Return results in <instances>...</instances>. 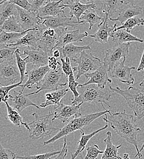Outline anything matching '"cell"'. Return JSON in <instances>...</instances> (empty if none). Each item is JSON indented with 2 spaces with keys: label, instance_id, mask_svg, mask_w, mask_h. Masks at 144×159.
Returning a JSON list of instances; mask_svg holds the SVG:
<instances>
[{
  "label": "cell",
  "instance_id": "obj_39",
  "mask_svg": "<svg viewBox=\"0 0 144 159\" xmlns=\"http://www.w3.org/2000/svg\"><path fill=\"white\" fill-rule=\"evenodd\" d=\"M22 84L21 82L15 84L9 85L7 86H0V103L8 102L9 99V93L16 88L21 87Z\"/></svg>",
  "mask_w": 144,
  "mask_h": 159
},
{
  "label": "cell",
  "instance_id": "obj_23",
  "mask_svg": "<svg viewBox=\"0 0 144 159\" xmlns=\"http://www.w3.org/2000/svg\"><path fill=\"white\" fill-rule=\"evenodd\" d=\"M142 7L136 5H124L119 9V16L116 19L109 18L112 21H118L120 24H123L126 21L141 15L142 14Z\"/></svg>",
  "mask_w": 144,
  "mask_h": 159
},
{
  "label": "cell",
  "instance_id": "obj_24",
  "mask_svg": "<svg viewBox=\"0 0 144 159\" xmlns=\"http://www.w3.org/2000/svg\"><path fill=\"white\" fill-rule=\"evenodd\" d=\"M39 40V31L38 29L30 30L25 36L19 40L16 43L14 44L6 45L9 47H28V48L33 47L34 49H37L38 43Z\"/></svg>",
  "mask_w": 144,
  "mask_h": 159
},
{
  "label": "cell",
  "instance_id": "obj_26",
  "mask_svg": "<svg viewBox=\"0 0 144 159\" xmlns=\"http://www.w3.org/2000/svg\"><path fill=\"white\" fill-rule=\"evenodd\" d=\"M69 88H64L47 93L45 95V102L40 105V107L45 108L51 105H54L55 107L60 105L63 103V98L69 91Z\"/></svg>",
  "mask_w": 144,
  "mask_h": 159
},
{
  "label": "cell",
  "instance_id": "obj_56",
  "mask_svg": "<svg viewBox=\"0 0 144 159\" xmlns=\"http://www.w3.org/2000/svg\"><path fill=\"white\" fill-rule=\"evenodd\" d=\"M1 31L0 30V33H1ZM4 45H0V48H1V47H2Z\"/></svg>",
  "mask_w": 144,
  "mask_h": 159
},
{
  "label": "cell",
  "instance_id": "obj_7",
  "mask_svg": "<svg viewBox=\"0 0 144 159\" xmlns=\"http://www.w3.org/2000/svg\"><path fill=\"white\" fill-rule=\"evenodd\" d=\"M67 78L66 77L62 70V65L53 70H50L42 80L40 88L36 92L26 94L28 96L36 94L40 92L45 90L57 91L59 87L64 86L67 83Z\"/></svg>",
  "mask_w": 144,
  "mask_h": 159
},
{
  "label": "cell",
  "instance_id": "obj_30",
  "mask_svg": "<svg viewBox=\"0 0 144 159\" xmlns=\"http://www.w3.org/2000/svg\"><path fill=\"white\" fill-rule=\"evenodd\" d=\"M17 6L7 1L0 4V28L4 22L11 16H17Z\"/></svg>",
  "mask_w": 144,
  "mask_h": 159
},
{
  "label": "cell",
  "instance_id": "obj_17",
  "mask_svg": "<svg viewBox=\"0 0 144 159\" xmlns=\"http://www.w3.org/2000/svg\"><path fill=\"white\" fill-rule=\"evenodd\" d=\"M103 12L104 14V20L103 23L98 26V30L94 34L88 36V37L94 39L93 43L98 42L101 44H105L107 43L109 38L110 37L112 33L114 31L117 25L115 23L113 26H110L107 22L109 18V11L107 9H105L103 10Z\"/></svg>",
  "mask_w": 144,
  "mask_h": 159
},
{
  "label": "cell",
  "instance_id": "obj_55",
  "mask_svg": "<svg viewBox=\"0 0 144 159\" xmlns=\"http://www.w3.org/2000/svg\"><path fill=\"white\" fill-rule=\"evenodd\" d=\"M143 149H144V142L143 144H142V147H141V149L139 150V152L141 153V152L143 151Z\"/></svg>",
  "mask_w": 144,
  "mask_h": 159
},
{
  "label": "cell",
  "instance_id": "obj_44",
  "mask_svg": "<svg viewBox=\"0 0 144 159\" xmlns=\"http://www.w3.org/2000/svg\"><path fill=\"white\" fill-rule=\"evenodd\" d=\"M16 156L12 151L4 148L0 143V159H16Z\"/></svg>",
  "mask_w": 144,
  "mask_h": 159
},
{
  "label": "cell",
  "instance_id": "obj_34",
  "mask_svg": "<svg viewBox=\"0 0 144 159\" xmlns=\"http://www.w3.org/2000/svg\"><path fill=\"white\" fill-rule=\"evenodd\" d=\"M30 30L25 31L21 33H7L1 31L0 33V45L14 44L25 36Z\"/></svg>",
  "mask_w": 144,
  "mask_h": 159
},
{
  "label": "cell",
  "instance_id": "obj_14",
  "mask_svg": "<svg viewBox=\"0 0 144 159\" xmlns=\"http://www.w3.org/2000/svg\"><path fill=\"white\" fill-rule=\"evenodd\" d=\"M17 9L18 12L17 17L24 31L38 29V26L41 24V20L38 13L26 11L17 6Z\"/></svg>",
  "mask_w": 144,
  "mask_h": 159
},
{
  "label": "cell",
  "instance_id": "obj_19",
  "mask_svg": "<svg viewBox=\"0 0 144 159\" xmlns=\"http://www.w3.org/2000/svg\"><path fill=\"white\" fill-rule=\"evenodd\" d=\"M26 55L24 58L27 63H31L34 67H41L47 66L49 55L42 50L37 48L31 50L30 48L24 50L22 56Z\"/></svg>",
  "mask_w": 144,
  "mask_h": 159
},
{
  "label": "cell",
  "instance_id": "obj_51",
  "mask_svg": "<svg viewBox=\"0 0 144 159\" xmlns=\"http://www.w3.org/2000/svg\"><path fill=\"white\" fill-rule=\"evenodd\" d=\"M135 0H121V2L123 5H134Z\"/></svg>",
  "mask_w": 144,
  "mask_h": 159
},
{
  "label": "cell",
  "instance_id": "obj_31",
  "mask_svg": "<svg viewBox=\"0 0 144 159\" xmlns=\"http://www.w3.org/2000/svg\"><path fill=\"white\" fill-rule=\"evenodd\" d=\"M96 9V7H92L88 9L85 12V13L81 18V21H82L84 24H85L86 23H89L90 30H91L93 26H95V25H98V26L101 25L104 20V17H101L98 15Z\"/></svg>",
  "mask_w": 144,
  "mask_h": 159
},
{
  "label": "cell",
  "instance_id": "obj_8",
  "mask_svg": "<svg viewBox=\"0 0 144 159\" xmlns=\"http://www.w3.org/2000/svg\"><path fill=\"white\" fill-rule=\"evenodd\" d=\"M73 62L77 64L76 70V81L79 79L81 76L92 73L99 69L103 64V61L95 57L91 52L86 53L85 50L83 51L80 56L72 61Z\"/></svg>",
  "mask_w": 144,
  "mask_h": 159
},
{
  "label": "cell",
  "instance_id": "obj_4",
  "mask_svg": "<svg viewBox=\"0 0 144 159\" xmlns=\"http://www.w3.org/2000/svg\"><path fill=\"white\" fill-rule=\"evenodd\" d=\"M111 91L122 96L129 107L133 111L135 116L141 119L144 117V89L130 86L126 89L118 87L109 86Z\"/></svg>",
  "mask_w": 144,
  "mask_h": 159
},
{
  "label": "cell",
  "instance_id": "obj_47",
  "mask_svg": "<svg viewBox=\"0 0 144 159\" xmlns=\"http://www.w3.org/2000/svg\"><path fill=\"white\" fill-rule=\"evenodd\" d=\"M62 64L58 61L57 58H55L54 57H49L48 60V64L49 69L50 70H56L59 66H61Z\"/></svg>",
  "mask_w": 144,
  "mask_h": 159
},
{
  "label": "cell",
  "instance_id": "obj_45",
  "mask_svg": "<svg viewBox=\"0 0 144 159\" xmlns=\"http://www.w3.org/2000/svg\"><path fill=\"white\" fill-rule=\"evenodd\" d=\"M9 1L23 9L33 12V5L30 4L28 0H9Z\"/></svg>",
  "mask_w": 144,
  "mask_h": 159
},
{
  "label": "cell",
  "instance_id": "obj_36",
  "mask_svg": "<svg viewBox=\"0 0 144 159\" xmlns=\"http://www.w3.org/2000/svg\"><path fill=\"white\" fill-rule=\"evenodd\" d=\"M101 1L102 2L101 8L103 10L107 9L109 11V18H111L122 5L121 0H101Z\"/></svg>",
  "mask_w": 144,
  "mask_h": 159
},
{
  "label": "cell",
  "instance_id": "obj_6",
  "mask_svg": "<svg viewBox=\"0 0 144 159\" xmlns=\"http://www.w3.org/2000/svg\"><path fill=\"white\" fill-rule=\"evenodd\" d=\"M80 88H81V93L76 99H72V105L83 104L85 102L91 103H100L101 104L105 103L110 107L107 101L111 97L112 94L110 93L103 91V89L97 85H95V84H91Z\"/></svg>",
  "mask_w": 144,
  "mask_h": 159
},
{
  "label": "cell",
  "instance_id": "obj_11",
  "mask_svg": "<svg viewBox=\"0 0 144 159\" xmlns=\"http://www.w3.org/2000/svg\"><path fill=\"white\" fill-rule=\"evenodd\" d=\"M82 103L72 105H66L62 103L60 105L55 107L53 120L58 119L62 122H69L73 118L81 116V105Z\"/></svg>",
  "mask_w": 144,
  "mask_h": 159
},
{
  "label": "cell",
  "instance_id": "obj_40",
  "mask_svg": "<svg viewBox=\"0 0 144 159\" xmlns=\"http://www.w3.org/2000/svg\"><path fill=\"white\" fill-rule=\"evenodd\" d=\"M74 70L72 69V70L71 71L70 75H69L67 78V82H68V88L70 91H72L73 95H74V98L72 99H76L77 97L79 96V93L77 90V88H78L80 85V83L76 81V80L75 79V76L74 74Z\"/></svg>",
  "mask_w": 144,
  "mask_h": 159
},
{
  "label": "cell",
  "instance_id": "obj_53",
  "mask_svg": "<svg viewBox=\"0 0 144 159\" xmlns=\"http://www.w3.org/2000/svg\"><path fill=\"white\" fill-rule=\"evenodd\" d=\"M139 86H140L141 87L144 88V76H143V79H142V81L141 82V83L139 84Z\"/></svg>",
  "mask_w": 144,
  "mask_h": 159
},
{
  "label": "cell",
  "instance_id": "obj_52",
  "mask_svg": "<svg viewBox=\"0 0 144 159\" xmlns=\"http://www.w3.org/2000/svg\"><path fill=\"white\" fill-rule=\"evenodd\" d=\"M78 1L85 4H93L95 0H78Z\"/></svg>",
  "mask_w": 144,
  "mask_h": 159
},
{
  "label": "cell",
  "instance_id": "obj_12",
  "mask_svg": "<svg viewBox=\"0 0 144 159\" xmlns=\"http://www.w3.org/2000/svg\"><path fill=\"white\" fill-rule=\"evenodd\" d=\"M41 20V25L47 28L56 29L59 28H67V26L76 27L85 25L82 21H75L71 18L67 17L65 14H60L55 17H39Z\"/></svg>",
  "mask_w": 144,
  "mask_h": 159
},
{
  "label": "cell",
  "instance_id": "obj_2",
  "mask_svg": "<svg viewBox=\"0 0 144 159\" xmlns=\"http://www.w3.org/2000/svg\"><path fill=\"white\" fill-rule=\"evenodd\" d=\"M101 105L103 108L104 109V111L91 114L85 115L83 116H80L79 117L70 120L68 124L64 126L62 129H60L55 135H54L50 139L44 141V146H46L51 143H55L57 140L61 139L63 137H65L69 134L74 133L76 131H83V129L85 127L90 125L95 120L99 118L103 115H105V114L111 113L110 110L105 109L103 104H101Z\"/></svg>",
  "mask_w": 144,
  "mask_h": 159
},
{
  "label": "cell",
  "instance_id": "obj_41",
  "mask_svg": "<svg viewBox=\"0 0 144 159\" xmlns=\"http://www.w3.org/2000/svg\"><path fill=\"white\" fill-rule=\"evenodd\" d=\"M60 151H52L47 153H44L42 154L38 155H29L26 154L23 156H16V159H50L53 156L59 154Z\"/></svg>",
  "mask_w": 144,
  "mask_h": 159
},
{
  "label": "cell",
  "instance_id": "obj_32",
  "mask_svg": "<svg viewBox=\"0 0 144 159\" xmlns=\"http://www.w3.org/2000/svg\"><path fill=\"white\" fill-rule=\"evenodd\" d=\"M7 108V118L9 119L14 125L18 126L21 127V125L24 126L28 130H29L30 128L28 124L24 122L23 121V118L21 116L19 113L13 107H12L8 102L5 103Z\"/></svg>",
  "mask_w": 144,
  "mask_h": 159
},
{
  "label": "cell",
  "instance_id": "obj_35",
  "mask_svg": "<svg viewBox=\"0 0 144 159\" xmlns=\"http://www.w3.org/2000/svg\"><path fill=\"white\" fill-rule=\"evenodd\" d=\"M144 25V19L137 17H134L126 21L120 26L116 27L114 31L119 30H125L127 32L130 33L131 31L136 26H142Z\"/></svg>",
  "mask_w": 144,
  "mask_h": 159
},
{
  "label": "cell",
  "instance_id": "obj_42",
  "mask_svg": "<svg viewBox=\"0 0 144 159\" xmlns=\"http://www.w3.org/2000/svg\"><path fill=\"white\" fill-rule=\"evenodd\" d=\"M86 154L84 159H96L99 154L104 153V151H101L99 146L97 144H92L88 146L86 149Z\"/></svg>",
  "mask_w": 144,
  "mask_h": 159
},
{
  "label": "cell",
  "instance_id": "obj_21",
  "mask_svg": "<svg viewBox=\"0 0 144 159\" xmlns=\"http://www.w3.org/2000/svg\"><path fill=\"white\" fill-rule=\"evenodd\" d=\"M63 0H59L58 1H50L44 6L41 7L38 12V15L39 17H55L60 14H65L64 9Z\"/></svg>",
  "mask_w": 144,
  "mask_h": 159
},
{
  "label": "cell",
  "instance_id": "obj_3",
  "mask_svg": "<svg viewBox=\"0 0 144 159\" xmlns=\"http://www.w3.org/2000/svg\"><path fill=\"white\" fill-rule=\"evenodd\" d=\"M32 116L35 117V120L28 124L30 128L29 137L31 139H42L60 130L53 125V111H50L44 116H39L38 113H33Z\"/></svg>",
  "mask_w": 144,
  "mask_h": 159
},
{
  "label": "cell",
  "instance_id": "obj_20",
  "mask_svg": "<svg viewBox=\"0 0 144 159\" xmlns=\"http://www.w3.org/2000/svg\"><path fill=\"white\" fill-rule=\"evenodd\" d=\"M88 36L87 32L81 33L79 30L67 31L66 28L62 33L55 49H61L65 45L74 42H83V39Z\"/></svg>",
  "mask_w": 144,
  "mask_h": 159
},
{
  "label": "cell",
  "instance_id": "obj_10",
  "mask_svg": "<svg viewBox=\"0 0 144 159\" xmlns=\"http://www.w3.org/2000/svg\"><path fill=\"white\" fill-rule=\"evenodd\" d=\"M129 47L130 43L115 44L111 48L105 51L103 62L108 66V71H111L122 58H126L129 52Z\"/></svg>",
  "mask_w": 144,
  "mask_h": 159
},
{
  "label": "cell",
  "instance_id": "obj_22",
  "mask_svg": "<svg viewBox=\"0 0 144 159\" xmlns=\"http://www.w3.org/2000/svg\"><path fill=\"white\" fill-rule=\"evenodd\" d=\"M66 4H64V8H69L70 18L72 19L75 17L77 20L80 21L81 18L85 12L90 8L96 7L95 4H85L79 1L78 0H65Z\"/></svg>",
  "mask_w": 144,
  "mask_h": 159
},
{
  "label": "cell",
  "instance_id": "obj_1",
  "mask_svg": "<svg viewBox=\"0 0 144 159\" xmlns=\"http://www.w3.org/2000/svg\"><path fill=\"white\" fill-rule=\"evenodd\" d=\"M103 120L110 125L118 135L136 148L137 154L134 157L135 159L137 157L139 159L142 157V154L139 152L137 138V134L141 130L137 125L134 116L126 113L124 111L113 114L111 113L105 114Z\"/></svg>",
  "mask_w": 144,
  "mask_h": 159
},
{
  "label": "cell",
  "instance_id": "obj_25",
  "mask_svg": "<svg viewBox=\"0 0 144 159\" xmlns=\"http://www.w3.org/2000/svg\"><path fill=\"white\" fill-rule=\"evenodd\" d=\"M93 43V42L85 46H77L73 43H69L65 45L63 48L59 49L61 52V57L63 58H68L71 61L78 58L79 54H81L83 51L86 50H91V45Z\"/></svg>",
  "mask_w": 144,
  "mask_h": 159
},
{
  "label": "cell",
  "instance_id": "obj_37",
  "mask_svg": "<svg viewBox=\"0 0 144 159\" xmlns=\"http://www.w3.org/2000/svg\"><path fill=\"white\" fill-rule=\"evenodd\" d=\"M14 55H15V57H16V63H17V67H18L20 73H21V83L22 84V83L23 82L25 78L26 77L25 75H26V64H27V62L25 59L21 58L22 54H21V51H20L19 48L16 50Z\"/></svg>",
  "mask_w": 144,
  "mask_h": 159
},
{
  "label": "cell",
  "instance_id": "obj_29",
  "mask_svg": "<svg viewBox=\"0 0 144 159\" xmlns=\"http://www.w3.org/2000/svg\"><path fill=\"white\" fill-rule=\"evenodd\" d=\"M107 127H108V125L106 124L104 127H103L102 128H101L90 134H88V135H85L83 130L80 132L81 134V138L78 141L77 147L76 148V151L71 155V159H76L79 156H81V157L82 158L81 154L82 152H83L84 149H85V147L87 145L88 141L92 137H93L95 135H96L97 134H98L99 132L103 131L104 130H105Z\"/></svg>",
  "mask_w": 144,
  "mask_h": 159
},
{
  "label": "cell",
  "instance_id": "obj_13",
  "mask_svg": "<svg viewBox=\"0 0 144 159\" xmlns=\"http://www.w3.org/2000/svg\"><path fill=\"white\" fill-rule=\"evenodd\" d=\"M107 72L108 66L105 63H103V65L95 72L86 74L85 77L88 80L87 81L83 84H80L79 87L95 84H97L100 88L104 89L107 83H112V80L109 77Z\"/></svg>",
  "mask_w": 144,
  "mask_h": 159
},
{
  "label": "cell",
  "instance_id": "obj_54",
  "mask_svg": "<svg viewBox=\"0 0 144 159\" xmlns=\"http://www.w3.org/2000/svg\"><path fill=\"white\" fill-rule=\"evenodd\" d=\"M123 159H130L128 154H124Z\"/></svg>",
  "mask_w": 144,
  "mask_h": 159
},
{
  "label": "cell",
  "instance_id": "obj_38",
  "mask_svg": "<svg viewBox=\"0 0 144 159\" xmlns=\"http://www.w3.org/2000/svg\"><path fill=\"white\" fill-rule=\"evenodd\" d=\"M18 48L9 47L6 45L0 48V64L12 59L14 57L15 52Z\"/></svg>",
  "mask_w": 144,
  "mask_h": 159
},
{
  "label": "cell",
  "instance_id": "obj_43",
  "mask_svg": "<svg viewBox=\"0 0 144 159\" xmlns=\"http://www.w3.org/2000/svg\"><path fill=\"white\" fill-rule=\"evenodd\" d=\"M60 61L62 64V68L63 73L66 75L67 78H68L69 75H70L71 71L72 70V67L71 64V60L68 58H63V57H60Z\"/></svg>",
  "mask_w": 144,
  "mask_h": 159
},
{
  "label": "cell",
  "instance_id": "obj_18",
  "mask_svg": "<svg viewBox=\"0 0 144 159\" xmlns=\"http://www.w3.org/2000/svg\"><path fill=\"white\" fill-rule=\"evenodd\" d=\"M12 94H9V103L10 105L15 108L19 113L23 110L29 107H35L39 109V107L33 103L31 100L29 99L28 96L26 94L17 92L15 90H12Z\"/></svg>",
  "mask_w": 144,
  "mask_h": 159
},
{
  "label": "cell",
  "instance_id": "obj_28",
  "mask_svg": "<svg viewBox=\"0 0 144 159\" xmlns=\"http://www.w3.org/2000/svg\"><path fill=\"white\" fill-rule=\"evenodd\" d=\"M110 38L112 41L115 44H122L125 43H131L132 42H137L144 43V40L139 39L136 36L132 35L130 33L127 32L125 30H119L116 31H113Z\"/></svg>",
  "mask_w": 144,
  "mask_h": 159
},
{
  "label": "cell",
  "instance_id": "obj_5",
  "mask_svg": "<svg viewBox=\"0 0 144 159\" xmlns=\"http://www.w3.org/2000/svg\"><path fill=\"white\" fill-rule=\"evenodd\" d=\"M67 28L56 29L47 28L40 24L38 26L39 31V40L38 48L47 53L49 57H52L53 50L60 38L64 31Z\"/></svg>",
  "mask_w": 144,
  "mask_h": 159
},
{
  "label": "cell",
  "instance_id": "obj_57",
  "mask_svg": "<svg viewBox=\"0 0 144 159\" xmlns=\"http://www.w3.org/2000/svg\"><path fill=\"white\" fill-rule=\"evenodd\" d=\"M9 1V0H4L2 2H1L0 3V4H2V3H3V2H6V1Z\"/></svg>",
  "mask_w": 144,
  "mask_h": 159
},
{
  "label": "cell",
  "instance_id": "obj_33",
  "mask_svg": "<svg viewBox=\"0 0 144 159\" xmlns=\"http://www.w3.org/2000/svg\"><path fill=\"white\" fill-rule=\"evenodd\" d=\"M1 31L7 33H21L25 31L21 27L20 23L17 16H11L6 20L1 27Z\"/></svg>",
  "mask_w": 144,
  "mask_h": 159
},
{
  "label": "cell",
  "instance_id": "obj_15",
  "mask_svg": "<svg viewBox=\"0 0 144 159\" xmlns=\"http://www.w3.org/2000/svg\"><path fill=\"white\" fill-rule=\"evenodd\" d=\"M50 70L48 66H44L41 67H34L31 70L27 71L26 72V76L28 77V80L24 84H22L21 93H23L25 88L30 89H32L34 84L36 85V88L38 90L40 88L42 80Z\"/></svg>",
  "mask_w": 144,
  "mask_h": 159
},
{
  "label": "cell",
  "instance_id": "obj_16",
  "mask_svg": "<svg viewBox=\"0 0 144 159\" xmlns=\"http://www.w3.org/2000/svg\"><path fill=\"white\" fill-rule=\"evenodd\" d=\"M126 59L123 58L122 61L115 64L110 72L112 78L128 85H132L134 83V79L131 70L135 69V67L126 66L124 64Z\"/></svg>",
  "mask_w": 144,
  "mask_h": 159
},
{
  "label": "cell",
  "instance_id": "obj_9",
  "mask_svg": "<svg viewBox=\"0 0 144 159\" xmlns=\"http://www.w3.org/2000/svg\"><path fill=\"white\" fill-rule=\"evenodd\" d=\"M21 75L15 55L4 62L0 64V86H7L21 82Z\"/></svg>",
  "mask_w": 144,
  "mask_h": 159
},
{
  "label": "cell",
  "instance_id": "obj_49",
  "mask_svg": "<svg viewBox=\"0 0 144 159\" xmlns=\"http://www.w3.org/2000/svg\"><path fill=\"white\" fill-rule=\"evenodd\" d=\"M143 70H144V50L143 51V54L142 55L141 60V62H140V64H139V65L137 67V72H141Z\"/></svg>",
  "mask_w": 144,
  "mask_h": 159
},
{
  "label": "cell",
  "instance_id": "obj_27",
  "mask_svg": "<svg viewBox=\"0 0 144 159\" xmlns=\"http://www.w3.org/2000/svg\"><path fill=\"white\" fill-rule=\"evenodd\" d=\"M106 135L107 137L104 140L106 147L101 159H123L120 156L118 152L123 144L122 143L117 146H115L112 141V133L109 131Z\"/></svg>",
  "mask_w": 144,
  "mask_h": 159
},
{
  "label": "cell",
  "instance_id": "obj_48",
  "mask_svg": "<svg viewBox=\"0 0 144 159\" xmlns=\"http://www.w3.org/2000/svg\"><path fill=\"white\" fill-rule=\"evenodd\" d=\"M66 137H64V144H63V146L59 154H58V156L55 157V158H51L50 159H66V156L67 154V140H66Z\"/></svg>",
  "mask_w": 144,
  "mask_h": 159
},
{
  "label": "cell",
  "instance_id": "obj_58",
  "mask_svg": "<svg viewBox=\"0 0 144 159\" xmlns=\"http://www.w3.org/2000/svg\"><path fill=\"white\" fill-rule=\"evenodd\" d=\"M4 1V0H0V3H1V2H2V1Z\"/></svg>",
  "mask_w": 144,
  "mask_h": 159
},
{
  "label": "cell",
  "instance_id": "obj_50",
  "mask_svg": "<svg viewBox=\"0 0 144 159\" xmlns=\"http://www.w3.org/2000/svg\"><path fill=\"white\" fill-rule=\"evenodd\" d=\"M61 52L59 49H54L52 52V57H54L56 58H60L61 57Z\"/></svg>",
  "mask_w": 144,
  "mask_h": 159
},
{
  "label": "cell",
  "instance_id": "obj_46",
  "mask_svg": "<svg viewBox=\"0 0 144 159\" xmlns=\"http://www.w3.org/2000/svg\"><path fill=\"white\" fill-rule=\"evenodd\" d=\"M33 12L38 13L39 9L52 0H31Z\"/></svg>",
  "mask_w": 144,
  "mask_h": 159
}]
</instances>
